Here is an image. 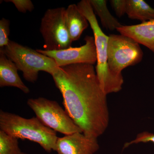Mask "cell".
<instances>
[{
    "label": "cell",
    "mask_w": 154,
    "mask_h": 154,
    "mask_svg": "<svg viewBox=\"0 0 154 154\" xmlns=\"http://www.w3.org/2000/svg\"><path fill=\"white\" fill-rule=\"evenodd\" d=\"M116 30L144 45L154 53V19L138 25H122Z\"/></svg>",
    "instance_id": "cell-10"
},
{
    "label": "cell",
    "mask_w": 154,
    "mask_h": 154,
    "mask_svg": "<svg viewBox=\"0 0 154 154\" xmlns=\"http://www.w3.org/2000/svg\"><path fill=\"white\" fill-rule=\"evenodd\" d=\"M27 104L42 123L56 132L65 135L82 133L65 110L56 101L38 97L28 99Z\"/></svg>",
    "instance_id": "cell-5"
},
{
    "label": "cell",
    "mask_w": 154,
    "mask_h": 154,
    "mask_svg": "<svg viewBox=\"0 0 154 154\" xmlns=\"http://www.w3.org/2000/svg\"><path fill=\"white\" fill-rule=\"evenodd\" d=\"M6 2L13 3L18 11L22 13L27 11L32 12L34 9V5L30 0H6Z\"/></svg>",
    "instance_id": "cell-18"
},
{
    "label": "cell",
    "mask_w": 154,
    "mask_h": 154,
    "mask_svg": "<svg viewBox=\"0 0 154 154\" xmlns=\"http://www.w3.org/2000/svg\"><path fill=\"white\" fill-rule=\"evenodd\" d=\"M66 8L49 9L42 19L40 30L44 50H60L71 47L72 42L65 22Z\"/></svg>",
    "instance_id": "cell-7"
},
{
    "label": "cell",
    "mask_w": 154,
    "mask_h": 154,
    "mask_svg": "<svg viewBox=\"0 0 154 154\" xmlns=\"http://www.w3.org/2000/svg\"><path fill=\"white\" fill-rule=\"evenodd\" d=\"M127 0H111V6L115 11L117 17H121L126 14Z\"/></svg>",
    "instance_id": "cell-19"
},
{
    "label": "cell",
    "mask_w": 154,
    "mask_h": 154,
    "mask_svg": "<svg viewBox=\"0 0 154 154\" xmlns=\"http://www.w3.org/2000/svg\"><path fill=\"white\" fill-rule=\"evenodd\" d=\"M0 154H28L20 149L18 139L0 130Z\"/></svg>",
    "instance_id": "cell-15"
},
{
    "label": "cell",
    "mask_w": 154,
    "mask_h": 154,
    "mask_svg": "<svg viewBox=\"0 0 154 154\" xmlns=\"http://www.w3.org/2000/svg\"><path fill=\"white\" fill-rule=\"evenodd\" d=\"M52 77L63 99L65 110L83 134L97 138L109 122L107 97L93 65L59 67Z\"/></svg>",
    "instance_id": "cell-1"
},
{
    "label": "cell",
    "mask_w": 154,
    "mask_h": 154,
    "mask_svg": "<svg viewBox=\"0 0 154 154\" xmlns=\"http://www.w3.org/2000/svg\"><path fill=\"white\" fill-rule=\"evenodd\" d=\"M65 22L72 42L78 40L89 26V22L79 11L77 5H69L66 8Z\"/></svg>",
    "instance_id": "cell-12"
},
{
    "label": "cell",
    "mask_w": 154,
    "mask_h": 154,
    "mask_svg": "<svg viewBox=\"0 0 154 154\" xmlns=\"http://www.w3.org/2000/svg\"><path fill=\"white\" fill-rule=\"evenodd\" d=\"M94 14L99 16L101 23L107 30H113L122 25L108 11L105 0H89Z\"/></svg>",
    "instance_id": "cell-14"
},
{
    "label": "cell",
    "mask_w": 154,
    "mask_h": 154,
    "mask_svg": "<svg viewBox=\"0 0 154 154\" xmlns=\"http://www.w3.org/2000/svg\"><path fill=\"white\" fill-rule=\"evenodd\" d=\"M140 143H152L154 144V134L148 131H143L137 135L134 140L129 142L125 143L123 149L128 147L134 144H137Z\"/></svg>",
    "instance_id": "cell-17"
},
{
    "label": "cell",
    "mask_w": 154,
    "mask_h": 154,
    "mask_svg": "<svg viewBox=\"0 0 154 154\" xmlns=\"http://www.w3.org/2000/svg\"><path fill=\"white\" fill-rule=\"evenodd\" d=\"M0 52L5 54L16 64L18 70L23 73L24 79L29 82L34 83L37 81L40 71L52 75L59 68L51 58L11 40L7 46L1 48Z\"/></svg>",
    "instance_id": "cell-4"
},
{
    "label": "cell",
    "mask_w": 154,
    "mask_h": 154,
    "mask_svg": "<svg viewBox=\"0 0 154 154\" xmlns=\"http://www.w3.org/2000/svg\"><path fill=\"white\" fill-rule=\"evenodd\" d=\"M107 53L109 69L117 75H122V71L127 67L139 63L143 56L139 43L121 34L109 35Z\"/></svg>",
    "instance_id": "cell-6"
},
{
    "label": "cell",
    "mask_w": 154,
    "mask_h": 154,
    "mask_svg": "<svg viewBox=\"0 0 154 154\" xmlns=\"http://www.w3.org/2000/svg\"><path fill=\"white\" fill-rule=\"evenodd\" d=\"M0 128L18 139L28 140L38 144L48 152L55 151L58 138L56 132L44 125L36 117L25 118L1 110Z\"/></svg>",
    "instance_id": "cell-3"
},
{
    "label": "cell",
    "mask_w": 154,
    "mask_h": 154,
    "mask_svg": "<svg viewBox=\"0 0 154 154\" xmlns=\"http://www.w3.org/2000/svg\"><path fill=\"white\" fill-rule=\"evenodd\" d=\"M10 21L3 18L0 20V48H2L8 45L10 40Z\"/></svg>",
    "instance_id": "cell-16"
},
{
    "label": "cell",
    "mask_w": 154,
    "mask_h": 154,
    "mask_svg": "<svg viewBox=\"0 0 154 154\" xmlns=\"http://www.w3.org/2000/svg\"><path fill=\"white\" fill-rule=\"evenodd\" d=\"M126 14L128 18L142 22L154 19V8L143 0H127Z\"/></svg>",
    "instance_id": "cell-13"
},
{
    "label": "cell",
    "mask_w": 154,
    "mask_h": 154,
    "mask_svg": "<svg viewBox=\"0 0 154 154\" xmlns=\"http://www.w3.org/2000/svg\"><path fill=\"white\" fill-rule=\"evenodd\" d=\"M80 12L86 17L94 33L96 54V75L103 92L106 95L117 93L122 89L124 83L122 75L113 73L108 65V41L109 36L105 35L99 25L96 15L89 0H82L77 4Z\"/></svg>",
    "instance_id": "cell-2"
},
{
    "label": "cell",
    "mask_w": 154,
    "mask_h": 154,
    "mask_svg": "<svg viewBox=\"0 0 154 154\" xmlns=\"http://www.w3.org/2000/svg\"><path fill=\"white\" fill-rule=\"evenodd\" d=\"M99 149L97 138L76 132L58 137L55 151L57 154H94Z\"/></svg>",
    "instance_id": "cell-9"
},
{
    "label": "cell",
    "mask_w": 154,
    "mask_h": 154,
    "mask_svg": "<svg viewBox=\"0 0 154 154\" xmlns=\"http://www.w3.org/2000/svg\"><path fill=\"white\" fill-rule=\"evenodd\" d=\"M18 70L16 64L5 54L0 52V87H15L25 94H28L30 89L21 80Z\"/></svg>",
    "instance_id": "cell-11"
},
{
    "label": "cell",
    "mask_w": 154,
    "mask_h": 154,
    "mask_svg": "<svg viewBox=\"0 0 154 154\" xmlns=\"http://www.w3.org/2000/svg\"><path fill=\"white\" fill-rule=\"evenodd\" d=\"M85 44L79 47H70L57 51L36 49L38 52L54 60L57 66L62 67L78 63L94 65L97 62V54L94 37L87 36Z\"/></svg>",
    "instance_id": "cell-8"
}]
</instances>
